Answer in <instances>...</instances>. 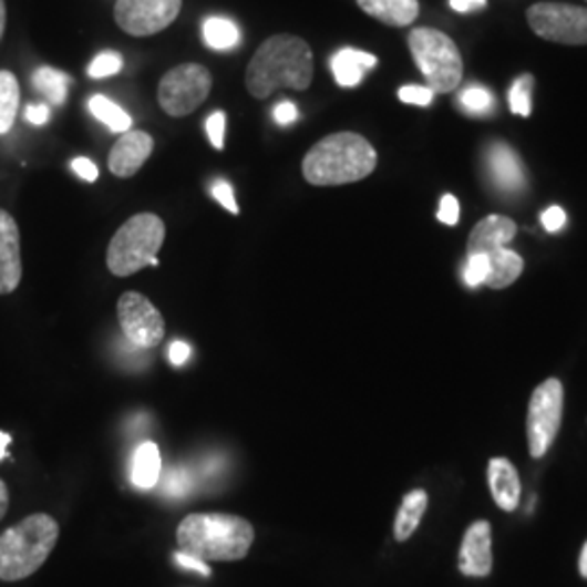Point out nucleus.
<instances>
[{"instance_id": "obj_1", "label": "nucleus", "mask_w": 587, "mask_h": 587, "mask_svg": "<svg viewBox=\"0 0 587 587\" xmlns=\"http://www.w3.org/2000/svg\"><path fill=\"white\" fill-rule=\"evenodd\" d=\"M313 79V53L302 38L279 33L268 38L246 68V90L270 99L277 90H307Z\"/></svg>"}, {"instance_id": "obj_2", "label": "nucleus", "mask_w": 587, "mask_h": 587, "mask_svg": "<svg viewBox=\"0 0 587 587\" xmlns=\"http://www.w3.org/2000/svg\"><path fill=\"white\" fill-rule=\"evenodd\" d=\"M253 542V525L234 514H189L176 528L178 550L203 562L244 559Z\"/></svg>"}, {"instance_id": "obj_3", "label": "nucleus", "mask_w": 587, "mask_h": 587, "mask_svg": "<svg viewBox=\"0 0 587 587\" xmlns=\"http://www.w3.org/2000/svg\"><path fill=\"white\" fill-rule=\"evenodd\" d=\"M377 168L374 146L359 133H333L322 137L302 159V175L318 187L357 183Z\"/></svg>"}, {"instance_id": "obj_4", "label": "nucleus", "mask_w": 587, "mask_h": 587, "mask_svg": "<svg viewBox=\"0 0 587 587\" xmlns=\"http://www.w3.org/2000/svg\"><path fill=\"white\" fill-rule=\"evenodd\" d=\"M59 539L58 521L33 514L0 535V581H22L38 573Z\"/></svg>"}, {"instance_id": "obj_5", "label": "nucleus", "mask_w": 587, "mask_h": 587, "mask_svg": "<svg viewBox=\"0 0 587 587\" xmlns=\"http://www.w3.org/2000/svg\"><path fill=\"white\" fill-rule=\"evenodd\" d=\"M166 239V225L157 214L128 218L110 241L107 268L114 277H131L146 266H159L157 253Z\"/></svg>"}, {"instance_id": "obj_6", "label": "nucleus", "mask_w": 587, "mask_h": 587, "mask_svg": "<svg viewBox=\"0 0 587 587\" xmlns=\"http://www.w3.org/2000/svg\"><path fill=\"white\" fill-rule=\"evenodd\" d=\"M410 51L433 94H449L462 83L464 61L446 33L437 29H413Z\"/></svg>"}, {"instance_id": "obj_7", "label": "nucleus", "mask_w": 587, "mask_h": 587, "mask_svg": "<svg viewBox=\"0 0 587 587\" xmlns=\"http://www.w3.org/2000/svg\"><path fill=\"white\" fill-rule=\"evenodd\" d=\"M212 72L200 63H181L159 81L157 99L162 110L173 117L189 116L212 92Z\"/></svg>"}, {"instance_id": "obj_8", "label": "nucleus", "mask_w": 587, "mask_h": 587, "mask_svg": "<svg viewBox=\"0 0 587 587\" xmlns=\"http://www.w3.org/2000/svg\"><path fill=\"white\" fill-rule=\"evenodd\" d=\"M535 35L555 44H587V9L564 2H537L527 11Z\"/></svg>"}, {"instance_id": "obj_9", "label": "nucleus", "mask_w": 587, "mask_h": 587, "mask_svg": "<svg viewBox=\"0 0 587 587\" xmlns=\"http://www.w3.org/2000/svg\"><path fill=\"white\" fill-rule=\"evenodd\" d=\"M564 413V388L557 379H548L531 397L528 403V449L533 457H542L557 437Z\"/></svg>"}, {"instance_id": "obj_10", "label": "nucleus", "mask_w": 587, "mask_h": 587, "mask_svg": "<svg viewBox=\"0 0 587 587\" xmlns=\"http://www.w3.org/2000/svg\"><path fill=\"white\" fill-rule=\"evenodd\" d=\"M117 322L124 338L142 349H155L164 342L166 322L159 309L140 292H124L117 300Z\"/></svg>"}, {"instance_id": "obj_11", "label": "nucleus", "mask_w": 587, "mask_h": 587, "mask_svg": "<svg viewBox=\"0 0 587 587\" xmlns=\"http://www.w3.org/2000/svg\"><path fill=\"white\" fill-rule=\"evenodd\" d=\"M183 0H117V27L135 38H146L171 27Z\"/></svg>"}, {"instance_id": "obj_12", "label": "nucleus", "mask_w": 587, "mask_h": 587, "mask_svg": "<svg viewBox=\"0 0 587 587\" xmlns=\"http://www.w3.org/2000/svg\"><path fill=\"white\" fill-rule=\"evenodd\" d=\"M485 168L494 187L503 194H518L527 185V175L516 151L503 142L490 144L485 153Z\"/></svg>"}, {"instance_id": "obj_13", "label": "nucleus", "mask_w": 587, "mask_h": 587, "mask_svg": "<svg viewBox=\"0 0 587 587\" xmlns=\"http://www.w3.org/2000/svg\"><path fill=\"white\" fill-rule=\"evenodd\" d=\"M22 281L20 229L13 216L0 209V294L16 292Z\"/></svg>"}, {"instance_id": "obj_14", "label": "nucleus", "mask_w": 587, "mask_h": 587, "mask_svg": "<svg viewBox=\"0 0 587 587\" xmlns=\"http://www.w3.org/2000/svg\"><path fill=\"white\" fill-rule=\"evenodd\" d=\"M153 153V137L144 131H126L110 153V171L120 178L135 175Z\"/></svg>"}, {"instance_id": "obj_15", "label": "nucleus", "mask_w": 587, "mask_h": 587, "mask_svg": "<svg viewBox=\"0 0 587 587\" xmlns=\"http://www.w3.org/2000/svg\"><path fill=\"white\" fill-rule=\"evenodd\" d=\"M460 570L466 577H487L492 573V528L478 521L466 531L460 550Z\"/></svg>"}, {"instance_id": "obj_16", "label": "nucleus", "mask_w": 587, "mask_h": 587, "mask_svg": "<svg viewBox=\"0 0 587 587\" xmlns=\"http://www.w3.org/2000/svg\"><path fill=\"white\" fill-rule=\"evenodd\" d=\"M516 223L505 216L483 218L470 234L468 255H490L516 237Z\"/></svg>"}, {"instance_id": "obj_17", "label": "nucleus", "mask_w": 587, "mask_h": 587, "mask_svg": "<svg viewBox=\"0 0 587 587\" xmlns=\"http://www.w3.org/2000/svg\"><path fill=\"white\" fill-rule=\"evenodd\" d=\"M490 490L496 505L505 512H514L521 503V476L509 460L496 457L487 466Z\"/></svg>"}, {"instance_id": "obj_18", "label": "nucleus", "mask_w": 587, "mask_h": 587, "mask_svg": "<svg viewBox=\"0 0 587 587\" xmlns=\"http://www.w3.org/2000/svg\"><path fill=\"white\" fill-rule=\"evenodd\" d=\"M379 59L365 51H357V49H342L331 58V70L333 76L338 81V85L342 87H354L363 81V74L370 72L372 68H377Z\"/></svg>"}, {"instance_id": "obj_19", "label": "nucleus", "mask_w": 587, "mask_h": 587, "mask_svg": "<svg viewBox=\"0 0 587 587\" xmlns=\"http://www.w3.org/2000/svg\"><path fill=\"white\" fill-rule=\"evenodd\" d=\"M357 4L388 27H410L418 18V0H357Z\"/></svg>"}, {"instance_id": "obj_20", "label": "nucleus", "mask_w": 587, "mask_h": 587, "mask_svg": "<svg viewBox=\"0 0 587 587\" xmlns=\"http://www.w3.org/2000/svg\"><path fill=\"white\" fill-rule=\"evenodd\" d=\"M487 261H490V272H487L485 286H490L494 290H503V288L512 286L523 275V268H525L523 257L518 253L509 250L507 246L490 253Z\"/></svg>"}, {"instance_id": "obj_21", "label": "nucleus", "mask_w": 587, "mask_h": 587, "mask_svg": "<svg viewBox=\"0 0 587 587\" xmlns=\"http://www.w3.org/2000/svg\"><path fill=\"white\" fill-rule=\"evenodd\" d=\"M162 476V455L157 444L144 442L137 446L133 455V472L131 481L140 490H153Z\"/></svg>"}, {"instance_id": "obj_22", "label": "nucleus", "mask_w": 587, "mask_h": 587, "mask_svg": "<svg viewBox=\"0 0 587 587\" xmlns=\"http://www.w3.org/2000/svg\"><path fill=\"white\" fill-rule=\"evenodd\" d=\"M426 505H429V496L424 490H413L403 498V505H401L397 523H394V537L399 542L410 539L411 535L415 533V528L426 512Z\"/></svg>"}, {"instance_id": "obj_23", "label": "nucleus", "mask_w": 587, "mask_h": 587, "mask_svg": "<svg viewBox=\"0 0 587 587\" xmlns=\"http://www.w3.org/2000/svg\"><path fill=\"white\" fill-rule=\"evenodd\" d=\"M33 85L40 94H44V99L51 105H63L68 99V85H70V76L65 72H61L58 68L51 65H42L33 72Z\"/></svg>"}, {"instance_id": "obj_24", "label": "nucleus", "mask_w": 587, "mask_h": 587, "mask_svg": "<svg viewBox=\"0 0 587 587\" xmlns=\"http://www.w3.org/2000/svg\"><path fill=\"white\" fill-rule=\"evenodd\" d=\"M203 38L205 44L214 51H229L239 44V29L234 20L212 16L203 24Z\"/></svg>"}, {"instance_id": "obj_25", "label": "nucleus", "mask_w": 587, "mask_h": 587, "mask_svg": "<svg viewBox=\"0 0 587 587\" xmlns=\"http://www.w3.org/2000/svg\"><path fill=\"white\" fill-rule=\"evenodd\" d=\"M20 107V85L9 70H0V135L9 133Z\"/></svg>"}, {"instance_id": "obj_26", "label": "nucleus", "mask_w": 587, "mask_h": 587, "mask_svg": "<svg viewBox=\"0 0 587 587\" xmlns=\"http://www.w3.org/2000/svg\"><path fill=\"white\" fill-rule=\"evenodd\" d=\"M87 105H90V112L94 114V117L101 120L110 131H114V133L131 131V124H133L131 116L122 107H117L116 103H112L107 96L96 94L90 99Z\"/></svg>"}, {"instance_id": "obj_27", "label": "nucleus", "mask_w": 587, "mask_h": 587, "mask_svg": "<svg viewBox=\"0 0 587 587\" xmlns=\"http://www.w3.org/2000/svg\"><path fill=\"white\" fill-rule=\"evenodd\" d=\"M460 105L472 116H490L494 110V96L490 90L472 85L460 94Z\"/></svg>"}, {"instance_id": "obj_28", "label": "nucleus", "mask_w": 587, "mask_h": 587, "mask_svg": "<svg viewBox=\"0 0 587 587\" xmlns=\"http://www.w3.org/2000/svg\"><path fill=\"white\" fill-rule=\"evenodd\" d=\"M535 79L531 74H523L514 81L509 90V110L516 116H528L531 114V92H533Z\"/></svg>"}, {"instance_id": "obj_29", "label": "nucleus", "mask_w": 587, "mask_h": 587, "mask_svg": "<svg viewBox=\"0 0 587 587\" xmlns=\"http://www.w3.org/2000/svg\"><path fill=\"white\" fill-rule=\"evenodd\" d=\"M487 272H490V261L487 255H468V261L464 266V284L468 288H478L487 281Z\"/></svg>"}, {"instance_id": "obj_30", "label": "nucleus", "mask_w": 587, "mask_h": 587, "mask_svg": "<svg viewBox=\"0 0 587 587\" xmlns=\"http://www.w3.org/2000/svg\"><path fill=\"white\" fill-rule=\"evenodd\" d=\"M120 70H122V55L114 53V51H105L90 63L87 74L92 79H107V76L117 74Z\"/></svg>"}, {"instance_id": "obj_31", "label": "nucleus", "mask_w": 587, "mask_h": 587, "mask_svg": "<svg viewBox=\"0 0 587 587\" xmlns=\"http://www.w3.org/2000/svg\"><path fill=\"white\" fill-rule=\"evenodd\" d=\"M205 128H207V135H209L212 146L216 151H223L225 148V128H227V116H225V112H214L212 116L207 117Z\"/></svg>"}, {"instance_id": "obj_32", "label": "nucleus", "mask_w": 587, "mask_h": 587, "mask_svg": "<svg viewBox=\"0 0 587 587\" xmlns=\"http://www.w3.org/2000/svg\"><path fill=\"white\" fill-rule=\"evenodd\" d=\"M433 92L424 85H405L399 90V99L405 105H418V107H429L433 103Z\"/></svg>"}, {"instance_id": "obj_33", "label": "nucleus", "mask_w": 587, "mask_h": 587, "mask_svg": "<svg viewBox=\"0 0 587 587\" xmlns=\"http://www.w3.org/2000/svg\"><path fill=\"white\" fill-rule=\"evenodd\" d=\"M212 194H214V198L229 212V214H239V207H237V200H235V192L234 187H231V183L229 181H225V178H218L216 183H214V187H212Z\"/></svg>"}, {"instance_id": "obj_34", "label": "nucleus", "mask_w": 587, "mask_h": 587, "mask_svg": "<svg viewBox=\"0 0 587 587\" xmlns=\"http://www.w3.org/2000/svg\"><path fill=\"white\" fill-rule=\"evenodd\" d=\"M437 220L455 227L460 223V200L453 194H444L440 200V209H437Z\"/></svg>"}, {"instance_id": "obj_35", "label": "nucleus", "mask_w": 587, "mask_h": 587, "mask_svg": "<svg viewBox=\"0 0 587 587\" xmlns=\"http://www.w3.org/2000/svg\"><path fill=\"white\" fill-rule=\"evenodd\" d=\"M566 220H568V218H566V212H564L562 207H557V205L548 207V209L542 214V225H544V229L550 231V234L562 231L564 225H566Z\"/></svg>"}, {"instance_id": "obj_36", "label": "nucleus", "mask_w": 587, "mask_h": 587, "mask_svg": "<svg viewBox=\"0 0 587 587\" xmlns=\"http://www.w3.org/2000/svg\"><path fill=\"white\" fill-rule=\"evenodd\" d=\"M175 562L181 568L194 570V573H198V575H203V577H209V575H212L207 562H203V559H198V557H192V555H187V553H181V550L175 553Z\"/></svg>"}, {"instance_id": "obj_37", "label": "nucleus", "mask_w": 587, "mask_h": 587, "mask_svg": "<svg viewBox=\"0 0 587 587\" xmlns=\"http://www.w3.org/2000/svg\"><path fill=\"white\" fill-rule=\"evenodd\" d=\"M72 171L81 176L83 181H87V183H94L99 178V166L92 159H87V157L72 159Z\"/></svg>"}, {"instance_id": "obj_38", "label": "nucleus", "mask_w": 587, "mask_h": 587, "mask_svg": "<svg viewBox=\"0 0 587 587\" xmlns=\"http://www.w3.org/2000/svg\"><path fill=\"white\" fill-rule=\"evenodd\" d=\"M275 122L279 124V126H288V124H292V122H296L298 120V110H296V105L294 103H290V101H281L277 107H275Z\"/></svg>"}, {"instance_id": "obj_39", "label": "nucleus", "mask_w": 587, "mask_h": 587, "mask_svg": "<svg viewBox=\"0 0 587 587\" xmlns=\"http://www.w3.org/2000/svg\"><path fill=\"white\" fill-rule=\"evenodd\" d=\"M24 116H27V120H29L31 124H35V126H42V124H47V122L51 120V107H49L47 103H40V105H29V107H27V112H24Z\"/></svg>"}, {"instance_id": "obj_40", "label": "nucleus", "mask_w": 587, "mask_h": 587, "mask_svg": "<svg viewBox=\"0 0 587 587\" xmlns=\"http://www.w3.org/2000/svg\"><path fill=\"white\" fill-rule=\"evenodd\" d=\"M487 0H451V9L460 11V13H472L478 9H485Z\"/></svg>"}, {"instance_id": "obj_41", "label": "nucleus", "mask_w": 587, "mask_h": 587, "mask_svg": "<svg viewBox=\"0 0 587 587\" xmlns=\"http://www.w3.org/2000/svg\"><path fill=\"white\" fill-rule=\"evenodd\" d=\"M166 490L171 494H183L187 490V481H185V474L183 472H173L168 476V483H166Z\"/></svg>"}, {"instance_id": "obj_42", "label": "nucleus", "mask_w": 587, "mask_h": 587, "mask_svg": "<svg viewBox=\"0 0 587 587\" xmlns=\"http://www.w3.org/2000/svg\"><path fill=\"white\" fill-rule=\"evenodd\" d=\"M187 357H189V347L185 342H173V347H171L173 365H183L187 361Z\"/></svg>"}, {"instance_id": "obj_43", "label": "nucleus", "mask_w": 587, "mask_h": 587, "mask_svg": "<svg viewBox=\"0 0 587 587\" xmlns=\"http://www.w3.org/2000/svg\"><path fill=\"white\" fill-rule=\"evenodd\" d=\"M7 509H9V487H7V483L0 478V521L4 518Z\"/></svg>"}, {"instance_id": "obj_44", "label": "nucleus", "mask_w": 587, "mask_h": 587, "mask_svg": "<svg viewBox=\"0 0 587 587\" xmlns=\"http://www.w3.org/2000/svg\"><path fill=\"white\" fill-rule=\"evenodd\" d=\"M9 444H11V435H7V433L0 431V460L7 455V446Z\"/></svg>"}, {"instance_id": "obj_45", "label": "nucleus", "mask_w": 587, "mask_h": 587, "mask_svg": "<svg viewBox=\"0 0 587 587\" xmlns=\"http://www.w3.org/2000/svg\"><path fill=\"white\" fill-rule=\"evenodd\" d=\"M4 27H7V7H4V0H0V40H2Z\"/></svg>"}, {"instance_id": "obj_46", "label": "nucleus", "mask_w": 587, "mask_h": 587, "mask_svg": "<svg viewBox=\"0 0 587 587\" xmlns=\"http://www.w3.org/2000/svg\"><path fill=\"white\" fill-rule=\"evenodd\" d=\"M579 570H581V577L587 579V542L584 544V550H581V559H579Z\"/></svg>"}]
</instances>
